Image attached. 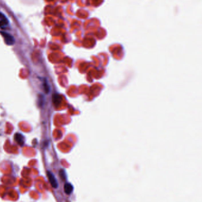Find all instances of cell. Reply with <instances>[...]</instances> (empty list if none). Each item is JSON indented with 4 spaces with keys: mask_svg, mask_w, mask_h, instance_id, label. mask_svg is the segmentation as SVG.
Segmentation results:
<instances>
[{
    "mask_svg": "<svg viewBox=\"0 0 202 202\" xmlns=\"http://www.w3.org/2000/svg\"><path fill=\"white\" fill-rule=\"evenodd\" d=\"M14 140L21 146L24 143V138L21 134H16L14 136Z\"/></svg>",
    "mask_w": 202,
    "mask_h": 202,
    "instance_id": "obj_3",
    "label": "cell"
},
{
    "mask_svg": "<svg viewBox=\"0 0 202 202\" xmlns=\"http://www.w3.org/2000/svg\"><path fill=\"white\" fill-rule=\"evenodd\" d=\"M60 96L58 95H54V96H53V102L54 103V104L55 105H59V104H60V100L59 99V98H60Z\"/></svg>",
    "mask_w": 202,
    "mask_h": 202,
    "instance_id": "obj_5",
    "label": "cell"
},
{
    "mask_svg": "<svg viewBox=\"0 0 202 202\" xmlns=\"http://www.w3.org/2000/svg\"><path fill=\"white\" fill-rule=\"evenodd\" d=\"M47 177L49 179V181L50 184H51V186L54 189H56L58 187V181L55 178V175H54V174L52 172L48 171L47 172Z\"/></svg>",
    "mask_w": 202,
    "mask_h": 202,
    "instance_id": "obj_2",
    "label": "cell"
},
{
    "mask_svg": "<svg viewBox=\"0 0 202 202\" xmlns=\"http://www.w3.org/2000/svg\"><path fill=\"white\" fill-rule=\"evenodd\" d=\"M74 187L70 183H66L64 185V191L66 194L70 195L71 193L73 191Z\"/></svg>",
    "mask_w": 202,
    "mask_h": 202,
    "instance_id": "obj_4",
    "label": "cell"
},
{
    "mask_svg": "<svg viewBox=\"0 0 202 202\" xmlns=\"http://www.w3.org/2000/svg\"><path fill=\"white\" fill-rule=\"evenodd\" d=\"M0 33L1 34V35L4 37L5 43L7 45L11 46L14 44L15 40H14V37L11 35H10V34H8L6 32H4V31H1L0 32Z\"/></svg>",
    "mask_w": 202,
    "mask_h": 202,
    "instance_id": "obj_1",
    "label": "cell"
},
{
    "mask_svg": "<svg viewBox=\"0 0 202 202\" xmlns=\"http://www.w3.org/2000/svg\"><path fill=\"white\" fill-rule=\"evenodd\" d=\"M8 23V21L7 19H2L0 20V27L7 26Z\"/></svg>",
    "mask_w": 202,
    "mask_h": 202,
    "instance_id": "obj_6",
    "label": "cell"
}]
</instances>
